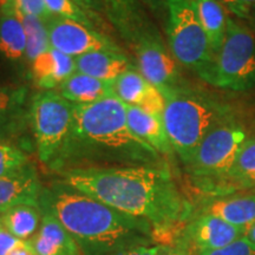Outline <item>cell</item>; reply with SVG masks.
Segmentation results:
<instances>
[{
    "label": "cell",
    "mask_w": 255,
    "mask_h": 255,
    "mask_svg": "<svg viewBox=\"0 0 255 255\" xmlns=\"http://www.w3.org/2000/svg\"><path fill=\"white\" fill-rule=\"evenodd\" d=\"M65 184L124 214L151 226L155 241L171 244L190 220L193 207L167 167L71 168L63 174Z\"/></svg>",
    "instance_id": "obj_1"
},
{
    "label": "cell",
    "mask_w": 255,
    "mask_h": 255,
    "mask_svg": "<svg viewBox=\"0 0 255 255\" xmlns=\"http://www.w3.org/2000/svg\"><path fill=\"white\" fill-rule=\"evenodd\" d=\"M40 203L68 229L83 255H111L155 241L151 226L144 220L124 214L70 187L43 190Z\"/></svg>",
    "instance_id": "obj_2"
},
{
    "label": "cell",
    "mask_w": 255,
    "mask_h": 255,
    "mask_svg": "<svg viewBox=\"0 0 255 255\" xmlns=\"http://www.w3.org/2000/svg\"><path fill=\"white\" fill-rule=\"evenodd\" d=\"M71 138L130 163L156 164L159 157L155 149L130 130L127 104L116 95L91 104L75 105Z\"/></svg>",
    "instance_id": "obj_3"
},
{
    "label": "cell",
    "mask_w": 255,
    "mask_h": 255,
    "mask_svg": "<svg viewBox=\"0 0 255 255\" xmlns=\"http://www.w3.org/2000/svg\"><path fill=\"white\" fill-rule=\"evenodd\" d=\"M164 98L162 119L165 130L174 151L186 167L207 133L232 119L233 111L227 104L186 87Z\"/></svg>",
    "instance_id": "obj_4"
},
{
    "label": "cell",
    "mask_w": 255,
    "mask_h": 255,
    "mask_svg": "<svg viewBox=\"0 0 255 255\" xmlns=\"http://www.w3.org/2000/svg\"><path fill=\"white\" fill-rule=\"evenodd\" d=\"M202 79L229 91L255 88V33L238 19L229 17L225 39Z\"/></svg>",
    "instance_id": "obj_5"
},
{
    "label": "cell",
    "mask_w": 255,
    "mask_h": 255,
    "mask_svg": "<svg viewBox=\"0 0 255 255\" xmlns=\"http://www.w3.org/2000/svg\"><path fill=\"white\" fill-rule=\"evenodd\" d=\"M73 117L75 104L58 91H40L32 98L28 120L41 163L51 164L58 159L71 137Z\"/></svg>",
    "instance_id": "obj_6"
},
{
    "label": "cell",
    "mask_w": 255,
    "mask_h": 255,
    "mask_svg": "<svg viewBox=\"0 0 255 255\" xmlns=\"http://www.w3.org/2000/svg\"><path fill=\"white\" fill-rule=\"evenodd\" d=\"M168 11L167 34L171 55L181 65L201 78L214 59L207 33L191 0H165Z\"/></svg>",
    "instance_id": "obj_7"
},
{
    "label": "cell",
    "mask_w": 255,
    "mask_h": 255,
    "mask_svg": "<svg viewBox=\"0 0 255 255\" xmlns=\"http://www.w3.org/2000/svg\"><path fill=\"white\" fill-rule=\"evenodd\" d=\"M247 138L245 127L234 117L223 121L213 128L197 146L186 165L188 173L203 189H209L228 173Z\"/></svg>",
    "instance_id": "obj_8"
},
{
    "label": "cell",
    "mask_w": 255,
    "mask_h": 255,
    "mask_svg": "<svg viewBox=\"0 0 255 255\" xmlns=\"http://www.w3.org/2000/svg\"><path fill=\"white\" fill-rule=\"evenodd\" d=\"M139 72L164 96L186 87L178 69V62L156 37L141 39L136 49Z\"/></svg>",
    "instance_id": "obj_9"
},
{
    "label": "cell",
    "mask_w": 255,
    "mask_h": 255,
    "mask_svg": "<svg viewBox=\"0 0 255 255\" xmlns=\"http://www.w3.org/2000/svg\"><path fill=\"white\" fill-rule=\"evenodd\" d=\"M51 47L64 55L79 57L95 51H119L120 47L94 27L77 21L53 17L47 21Z\"/></svg>",
    "instance_id": "obj_10"
},
{
    "label": "cell",
    "mask_w": 255,
    "mask_h": 255,
    "mask_svg": "<svg viewBox=\"0 0 255 255\" xmlns=\"http://www.w3.org/2000/svg\"><path fill=\"white\" fill-rule=\"evenodd\" d=\"M247 229L237 227L222 219L207 213H201L190 219L180 234L181 241L191 254L197 255L203 251L220 250L232 242L244 238Z\"/></svg>",
    "instance_id": "obj_11"
},
{
    "label": "cell",
    "mask_w": 255,
    "mask_h": 255,
    "mask_svg": "<svg viewBox=\"0 0 255 255\" xmlns=\"http://www.w3.org/2000/svg\"><path fill=\"white\" fill-rule=\"evenodd\" d=\"M115 95L123 103L141 108L149 113L162 116L165 98L157 88L144 78L138 69L131 66L114 81Z\"/></svg>",
    "instance_id": "obj_12"
},
{
    "label": "cell",
    "mask_w": 255,
    "mask_h": 255,
    "mask_svg": "<svg viewBox=\"0 0 255 255\" xmlns=\"http://www.w3.org/2000/svg\"><path fill=\"white\" fill-rule=\"evenodd\" d=\"M40 212L39 229L28 240L37 255H83L68 229L43 203H40Z\"/></svg>",
    "instance_id": "obj_13"
},
{
    "label": "cell",
    "mask_w": 255,
    "mask_h": 255,
    "mask_svg": "<svg viewBox=\"0 0 255 255\" xmlns=\"http://www.w3.org/2000/svg\"><path fill=\"white\" fill-rule=\"evenodd\" d=\"M31 72L33 83L41 91L57 90L77 72L76 60L50 47L31 63Z\"/></svg>",
    "instance_id": "obj_14"
},
{
    "label": "cell",
    "mask_w": 255,
    "mask_h": 255,
    "mask_svg": "<svg viewBox=\"0 0 255 255\" xmlns=\"http://www.w3.org/2000/svg\"><path fill=\"white\" fill-rule=\"evenodd\" d=\"M127 119L133 135L150 145L159 155H174L175 151L169 141L162 116L149 113L141 108L127 105Z\"/></svg>",
    "instance_id": "obj_15"
},
{
    "label": "cell",
    "mask_w": 255,
    "mask_h": 255,
    "mask_svg": "<svg viewBox=\"0 0 255 255\" xmlns=\"http://www.w3.org/2000/svg\"><path fill=\"white\" fill-rule=\"evenodd\" d=\"M41 194L43 188L33 168L18 176L0 177V212L20 205L39 207Z\"/></svg>",
    "instance_id": "obj_16"
},
{
    "label": "cell",
    "mask_w": 255,
    "mask_h": 255,
    "mask_svg": "<svg viewBox=\"0 0 255 255\" xmlns=\"http://www.w3.org/2000/svg\"><path fill=\"white\" fill-rule=\"evenodd\" d=\"M237 227L248 229L255 223V193L222 195L203 207L202 212Z\"/></svg>",
    "instance_id": "obj_17"
},
{
    "label": "cell",
    "mask_w": 255,
    "mask_h": 255,
    "mask_svg": "<svg viewBox=\"0 0 255 255\" xmlns=\"http://www.w3.org/2000/svg\"><path fill=\"white\" fill-rule=\"evenodd\" d=\"M75 60L77 72L109 82H114L132 66L129 58L119 51H95L76 57Z\"/></svg>",
    "instance_id": "obj_18"
},
{
    "label": "cell",
    "mask_w": 255,
    "mask_h": 255,
    "mask_svg": "<svg viewBox=\"0 0 255 255\" xmlns=\"http://www.w3.org/2000/svg\"><path fill=\"white\" fill-rule=\"evenodd\" d=\"M57 91L75 105H85L115 95L114 82L102 81L76 72L63 83Z\"/></svg>",
    "instance_id": "obj_19"
},
{
    "label": "cell",
    "mask_w": 255,
    "mask_h": 255,
    "mask_svg": "<svg viewBox=\"0 0 255 255\" xmlns=\"http://www.w3.org/2000/svg\"><path fill=\"white\" fill-rule=\"evenodd\" d=\"M26 95L25 88L0 87V142H8L20 130Z\"/></svg>",
    "instance_id": "obj_20"
},
{
    "label": "cell",
    "mask_w": 255,
    "mask_h": 255,
    "mask_svg": "<svg viewBox=\"0 0 255 255\" xmlns=\"http://www.w3.org/2000/svg\"><path fill=\"white\" fill-rule=\"evenodd\" d=\"M253 175H255V137H251L242 144L228 173L209 189L215 190L220 196L228 195L233 189L244 188L247 178Z\"/></svg>",
    "instance_id": "obj_21"
},
{
    "label": "cell",
    "mask_w": 255,
    "mask_h": 255,
    "mask_svg": "<svg viewBox=\"0 0 255 255\" xmlns=\"http://www.w3.org/2000/svg\"><path fill=\"white\" fill-rule=\"evenodd\" d=\"M214 55L225 39L229 15L219 0H191Z\"/></svg>",
    "instance_id": "obj_22"
},
{
    "label": "cell",
    "mask_w": 255,
    "mask_h": 255,
    "mask_svg": "<svg viewBox=\"0 0 255 255\" xmlns=\"http://www.w3.org/2000/svg\"><path fill=\"white\" fill-rule=\"evenodd\" d=\"M1 226L19 240L28 241L38 232L41 221L40 206L20 205L0 212Z\"/></svg>",
    "instance_id": "obj_23"
},
{
    "label": "cell",
    "mask_w": 255,
    "mask_h": 255,
    "mask_svg": "<svg viewBox=\"0 0 255 255\" xmlns=\"http://www.w3.org/2000/svg\"><path fill=\"white\" fill-rule=\"evenodd\" d=\"M0 52L17 60L26 56V32L20 18L13 12L0 9Z\"/></svg>",
    "instance_id": "obj_24"
},
{
    "label": "cell",
    "mask_w": 255,
    "mask_h": 255,
    "mask_svg": "<svg viewBox=\"0 0 255 255\" xmlns=\"http://www.w3.org/2000/svg\"><path fill=\"white\" fill-rule=\"evenodd\" d=\"M11 12V11H9ZM17 14L26 32V58L32 63L51 47L47 21L33 15Z\"/></svg>",
    "instance_id": "obj_25"
},
{
    "label": "cell",
    "mask_w": 255,
    "mask_h": 255,
    "mask_svg": "<svg viewBox=\"0 0 255 255\" xmlns=\"http://www.w3.org/2000/svg\"><path fill=\"white\" fill-rule=\"evenodd\" d=\"M31 168L26 152L11 142H0V177L18 176Z\"/></svg>",
    "instance_id": "obj_26"
},
{
    "label": "cell",
    "mask_w": 255,
    "mask_h": 255,
    "mask_svg": "<svg viewBox=\"0 0 255 255\" xmlns=\"http://www.w3.org/2000/svg\"><path fill=\"white\" fill-rule=\"evenodd\" d=\"M47 11L52 17H59L69 20L77 21L85 26L94 27L95 18L82 8L75 0H44Z\"/></svg>",
    "instance_id": "obj_27"
},
{
    "label": "cell",
    "mask_w": 255,
    "mask_h": 255,
    "mask_svg": "<svg viewBox=\"0 0 255 255\" xmlns=\"http://www.w3.org/2000/svg\"><path fill=\"white\" fill-rule=\"evenodd\" d=\"M0 9L18 14L33 15L45 21L53 18L47 11L44 0H0Z\"/></svg>",
    "instance_id": "obj_28"
},
{
    "label": "cell",
    "mask_w": 255,
    "mask_h": 255,
    "mask_svg": "<svg viewBox=\"0 0 255 255\" xmlns=\"http://www.w3.org/2000/svg\"><path fill=\"white\" fill-rule=\"evenodd\" d=\"M227 13L241 21L254 23L255 0H219Z\"/></svg>",
    "instance_id": "obj_29"
},
{
    "label": "cell",
    "mask_w": 255,
    "mask_h": 255,
    "mask_svg": "<svg viewBox=\"0 0 255 255\" xmlns=\"http://www.w3.org/2000/svg\"><path fill=\"white\" fill-rule=\"evenodd\" d=\"M197 255H255V247L244 237L220 250L203 251Z\"/></svg>",
    "instance_id": "obj_30"
},
{
    "label": "cell",
    "mask_w": 255,
    "mask_h": 255,
    "mask_svg": "<svg viewBox=\"0 0 255 255\" xmlns=\"http://www.w3.org/2000/svg\"><path fill=\"white\" fill-rule=\"evenodd\" d=\"M159 244H145V245H135V246L123 248V250L115 252L111 255H157Z\"/></svg>",
    "instance_id": "obj_31"
},
{
    "label": "cell",
    "mask_w": 255,
    "mask_h": 255,
    "mask_svg": "<svg viewBox=\"0 0 255 255\" xmlns=\"http://www.w3.org/2000/svg\"><path fill=\"white\" fill-rule=\"evenodd\" d=\"M23 242V240H19L8 231H6L4 227L0 228V255H8Z\"/></svg>",
    "instance_id": "obj_32"
},
{
    "label": "cell",
    "mask_w": 255,
    "mask_h": 255,
    "mask_svg": "<svg viewBox=\"0 0 255 255\" xmlns=\"http://www.w3.org/2000/svg\"><path fill=\"white\" fill-rule=\"evenodd\" d=\"M157 255H193L188 247L180 239H176L171 244L161 245Z\"/></svg>",
    "instance_id": "obj_33"
},
{
    "label": "cell",
    "mask_w": 255,
    "mask_h": 255,
    "mask_svg": "<svg viewBox=\"0 0 255 255\" xmlns=\"http://www.w3.org/2000/svg\"><path fill=\"white\" fill-rule=\"evenodd\" d=\"M8 255H37V253L34 252L33 248H32L30 242L24 241L23 244L19 245L18 247H15Z\"/></svg>",
    "instance_id": "obj_34"
},
{
    "label": "cell",
    "mask_w": 255,
    "mask_h": 255,
    "mask_svg": "<svg viewBox=\"0 0 255 255\" xmlns=\"http://www.w3.org/2000/svg\"><path fill=\"white\" fill-rule=\"evenodd\" d=\"M83 2H84L85 7L90 13L94 15L95 18H97V15H96V12L100 11V1L98 0H82Z\"/></svg>",
    "instance_id": "obj_35"
},
{
    "label": "cell",
    "mask_w": 255,
    "mask_h": 255,
    "mask_svg": "<svg viewBox=\"0 0 255 255\" xmlns=\"http://www.w3.org/2000/svg\"><path fill=\"white\" fill-rule=\"evenodd\" d=\"M113 8L117 12H123L128 8V0H108Z\"/></svg>",
    "instance_id": "obj_36"
},
{
    "label": "cell",
    "mask_w": 255,
    "mask_h": 255,
    "mask_svg": "<svg viewBox=\"0 0 255 255\" xmlns=\"http://www.w3.org/2000/svg\"><path fill=\"white\" fill-rule=\"evenodd\" d=\"M146 5H149L152 9H159L165 7V0H143Z\"/></svg>",
    "instance_id": "obj_37"
},
{
    "label": "cell",
    "mask_w": 255,
    "mask_h": 255,
    "mask_svg": "<svg viewBox=\"0 0 255 255\" xmlns=\"http://www.w3.org/2000/svg\"><path fill=\"white\" fill-rule=\"evenodd\" d=\"M245 238H246L247 240L255 247V223L247 229L246 234H245Z\"/></svg>",
    "instance_id": "obj_38"
},
{
    "label": "cell",
    "mask_w": 255,
    "mask_h": 255,
    "mask_svg": "<svg viewBox=\"0 0 255 255\" xmlns=\"http://www.w3.org/2000/svg\"><path fill=\"white\" fill-rule=\"evenodd\" d=\"M253 186H255V175H253V176H251L250 178H247L246 182H245V184H244V188L253 187Z\"/></svg>",
    "instance_id": "obj_39"
},
{
    "label": "cell",
    "mask_w": 255,
    "mask_h": 255,
    "mask_svg": "<svg viewBox=\"0 0 255 255\" xmlns=\"http://www.w3.org/2000/svg\"><path fill=\"white\" fill-rule=\"evenodd\" d=\"M75 1H76V2H77V4H78L79 6H81V7H82V8H84V9H85V11H88V9H87V7H85L84 2H83V1H82V0H75ZM88 12H89V11H88ZM89 13H90V12H89ZM90 14H91V13H90ZM91 15H92V14H91ZM92 17H94V15H92ZM94 18H95V17H94ZM95 19H96V18H95Z\"/></svg>",
    "instance_id": "obj_40"
},
{
    "label": "cell",
    "mask_w": 255,
    "mask_h": 255,
    "mask_svg": "<svg viewBox=\"0 0 255 255\" xmlns=\"http://www.w3.org/2000/svg\"><path fill=\"white\" fill-rule=\"evenodd\" d=\"M2 227V226H1V221H0V228H1Z\"/></svg>",
    "instance_id": "obj_41"
}]
</instances>
